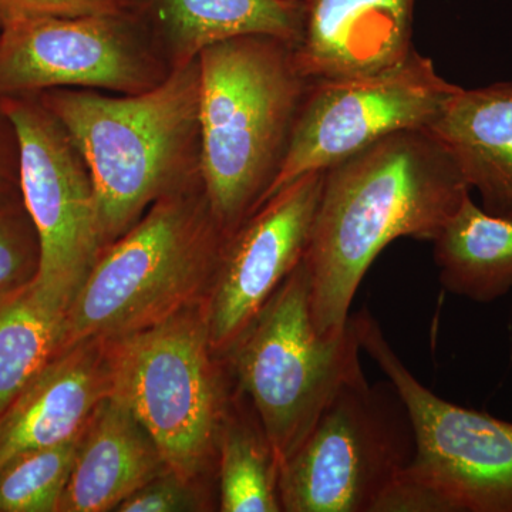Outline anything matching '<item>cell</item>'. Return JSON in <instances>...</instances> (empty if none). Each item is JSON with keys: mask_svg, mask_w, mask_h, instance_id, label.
I'll return each instance as SVG.
<instances>
[{"mask_svg": "<svg viewBox=\"0 0 512 512\" xmlns=\"http://www.w3.org/2000/svg\"><path fill=\"white\" fill-rule=\"evenodd\" d=\"M430 131L393 134L325 171L303 264L319 335L342 332L370 265L399 238L433 241L470 194Z\"/></svg>", "mask_w": 512, "mask_h": 512, "instance_id": "obj_1", "label": "cell"}, {"mask_svg": "<svg viewBox=\"0 0 512 512\" xmlns=\"http://www.w3.org/2000/svg\"><path fill=\"white\" fill-rule=\"evenodd\" d=\"M39 97L86 160L104 248L161 198L202 183L198 59L143 93L56 89Z\"/></svg>", "mask_w": 512, "mask_h": 512, "instance_id": "obj_2", "label": "cell"}, {"mask_svg": "<svg viewBox=\"0 0 512 512\" xmlns=\"http://www.w3.org/2000/svg\"><path fill=\"white\" fill-rule=\"evenodd\" d=\"M198 64L202 185L228 237L274 185L311 82L293 46L274 36L225 40Z\"/></svg>", "mask_w": 512, "mask_h": 512, "instance_id": "obj_3", "label": "cell"}, {"mask_svg": "<svg viewBox=\"0 0 512 512\" xmlns=\"http://www.w3.org/2000/svg\"><path fill=\"white\" fill-rule=\"evenodd\" d=\"M225 238L202 183L158 200L101 251L67 309L64 349L123 338L204 302Z\"/></svg>", "mask_w": 512, "mask_h": 512, "instance_id": "obj_4", "label": "cell"}, {"mask_svg": "<svg viewBox=\"0 0 512 512\" xmlns=\"http://www.w3.org/2000/svg\"><path fill=\"white\" fill-rule=\"evenodd\" d=\"M204 302L151 328L106 340L114 396L185 480L217 477L218 441L234 377L212 353Z\"/></svg>", "mask_w": 512, "mask_h": 512, "instance_id": "obj_5", "label": "cell"}, {"mask_svg": "<svg viewBox=\"0 0 512 512\" xmlns=\"http://www.w3.org/2000/svg\"><path fill=\"white\" fill-rule=\"evenodd\" d=\"M360 350L352 316L336 335H319L313 326L311 285L302 261L225 359L281 467L343 384L363 372Z\"/></svg>", "mask_w": 512, "mask_h": 512, "instance_id": "obj_6", "label": "cell"}, {"mask_svg": "<svg viewBox=\"0 0 512 512\" xmlns=\"http://www.w3.org/2000/svg\"><path fill=\"white\" fill-rule=\"evenodd\" d=\"M416 456L406 404L389 380L343 384L281 467L285 512H373Z\"/></svg>", "mask_w": 512, "mask_h": 512, "instance_id": "obj_7", "label": "cell"}, {"mask_svg": "<svg viewBox=\"0 0 512 512\" xmlns=\"http://www.w3.org/2000/svg\"><path fill=\"white\" fill-rule=\"evenodd\" d=\"M0 109L15 128L20 197L39 238V271L32 285L69 309L104 249L92 174L39 94L3 97Z\"/></svg>", "mask_w": 512, "mask_h": 512, "instance_id": "obj_8", "label": "cell"}, {"mask_svg": "<svg viewBox=\"0 0 512 512\" xmlns=\"http://www.w3.org/2000/svg\"><path fill=\"white\" fill-rule=\"evenodd\" d=\"M352 318L360 349L396 387L413 421L410 473L446 512H512V421L441 399L404 365L369 309Z\"/></svg>", "mask_w": 512, "mask_h": 512, "instance_id": "obj_9", "label": "cell"}, {"mask_svg": "<svg viewBox=\"0 0 512 512\" xmlns=\"http://www.w3.org/2000/svg\"><path fill=\"white\" fill-rule=\"evenodd\" d=\"M171 70L140 3L126 12L22 19L0 28V99L56 89L138 94Z\"/></svg>", "mask_w": 512, "mask_h": 512, "instance_id": "obj_10", "label": "cell"}, {"mask_svg": "<svg viewBox=\"0 0 512 512\" xmlns=\"http://www.w3.org/2000/svg\"><path fill=\"white\" fill-rule=\"evenodd\" d=\"M460 90L416 50L384 72L313 80L265 201L302 175L329 170L383 138L427 130Z\"/></svg>", "mask_w": 512, "mask_h": 512, "instance_id": "obj_11", "label": "cell"}, {"mask_svg": "<svg viewBox=\"0 0 512 512\" xmlns=\"http://www.w3.org/2000/svg\"><path fill=\"white\" fill-rule=\"evenodd\" d=\"M325 171L302 175L262 202L222 244L207 299L212 353L225 360L303 261Z\"/></svg>", "mask_w": 512, "mask_h": 512, "instance_id": "obj_12", "label": "cell"}, {"mask_svg": "<svg viewBox=\"0 0 512 512\" xmlns=\"http://www.w3.org/2000/svg\"><path fill=\"white\" fill-rule=\"evenodd\" d=\"M416 0H305L301 43L293 47L303 77L349 79L392 69L413 52Z\"/></svg>", "mask_w": 512, "mask_h": 512, "instance_id": "obj_13", "label": "cell"}, {"mask_svg": "<svg viewBox=\"0 0 512 512\" xmlns=\"http://www.w3.org/2000/svg\"><path fill=\"white\" fill-rule=\"evenodd\" d=\"M111 393L106 340L64 349L0 414V467L26 451L73 439Z\"/></svg>", "mask_w": 512, "mask_h": 512, "instance_id": "obj_14", "label": "cell"}, {"mask_svg": "<svg viewBox=\"0 0 512 512\" xmlns=\"http://www.w3.org/2000/svg\"><path fill=\"white\" fill-rule=\"evenodd\" d=\"M168 470L133 412L110 394L80 433L76 460L57 512L116 511L134 491Z\"/></svg>", "mask_w": 512, "mask_h": 512, "instance_id": "obj_15", "label": "cell"}, {"mask_svg": "<svg viewBox=\"0 0 512 512\" xmlns=\"http://www.w3.org/2000/svg\"><path fill=\"white\" fill-rule=\"evenodd\" d=\"M427 131L480 194L481 207L512 218V82L461 89Z\"/></svg>", "mask_w": 512, "mask_h": 512, "instance_id": "obj_16", "label": "cell"}, {"mask_svg": "<svg viewBox=\"0 0 512 512\" xmlns=\"http://www.w3.org/2000/svg\"><path fill=\"white\" fill-rule=\"evenodd\" d=\"M140 8L171 69L238 36H274L296 47L305 23V0H147Z\"/></svg>", "mask_w": 512, "mask_h": 512, "instance_id": "obj_17", "label": "cell"}, {"mask_svg": "<svg viewBox=\"0 0 512 512\" xmlns=\"http://www.w3.org/2000/svg\"><path fill=\"white\" fill-rule=\"evenodd\" d=\"M431 242L444 291L477 303L512 291V218L485 211L471 192Z\"/></svg>", "mask_w": 512, "mask_h": 512, "instance_id": "obj_18", "label": "cell"}, {"mask_svg": "<svg viewBox=\"0 0 512 512\" xmlns=\"http://www.w3.org/2000/svg\"><path fill=\"white\" fill-rule=\"evenodd\" d=\"M281 464L258 413L234 382L222 421L217 504L222 512H281Z\"/></svg>", "mask_w": 512, "mask_h": 512, "instance_id": "obj_19", "label": "cell"}, {"mask_svg": "<svg viewBox=\"0 0 512 512\" xmlns=\"http://www.w3.org/2000/svg\"><path fill=\"white\" fill-rule=\"evenodd\" d=\"M66 313L32 284L0 302V414L63 352Z\"/></svg>", "mask_w": 512, "mask_h": 512, "instance_id": "obj_20", "label": "cell"}, {"mask_svg": "<svg viewBox=\"0 0 512 512\" xmlns=\"http://www.w3.org/2000/svg\"><path fill=\"white\" fill-rule=\"evenodd\" d=\"M82 433V431H80ZM80 434L36 448L0 467V512H57L72 474Z\"/></svg>", "mask_w": 512, "mask_h": 512, "instance_id": "obj_21", "label": "cell"}, {"mask_svg": "<svg viewBox=\"0 0 512 512\" xmlns=\"http://www.w3.org/2000/svg\"><path fill=\"white\" fill-rule=\"evenodd\" d=\"M0 198V302L36 279L40 264L39 238L25 205Z\"/></svg>", "mask_w": 512, "mask_h": 512, "instance_id": "obj_22", "label": "cell"}, {"mask_svg": "<svg viewBox=\"0 0 512 512\" xmlns=\"http://www.w3.org/2000/svg\"><path fill=\"white\" fill-rule=\"evenodd\" d=\"M215 505L205 484L185 480L168 468L134 491L116 512L210 511Z\"/></svg>", "mask_w": 512, "mask_h": 512, "instance_id": "obj_23", "label": "cell"}, {"mask_svg": "<svg viewBox=\"0 0 512 512\" xmlns=\"http://www.w3.org/2000/svg\"><path fill=\"white\" fill-rule=\"evenodd\" d=\"M136 5L134 0H0V28L22 19L126 12Z\"/></svg>", "mask_w": 512, "mask_h": 512, "instance_id": "obj_24", "label": "cell"}, {"mask_svg": "<svg viewBox=\"0 0 512 512\" xmlns=\"http://www.w3.org/2000/svg\"><path fill=\"white\" fill-rule=\"evenodd\" d=\"M19 187V147L15 128L0 109V198L12 197Z\"/></svg>", "mask_w": 512, "mask_h": 512, "instance_id": "obj_25", "label": "cell"}]
</instances>
